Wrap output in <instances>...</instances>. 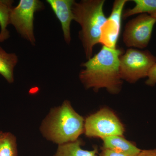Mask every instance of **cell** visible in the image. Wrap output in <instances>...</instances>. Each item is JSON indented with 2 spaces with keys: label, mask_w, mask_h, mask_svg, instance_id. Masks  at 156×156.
<instances>
[{
  "label": "cell",
  "mask_w": 156,
  "mask_h": 156,
  "mask_svg": "<svg viewBox=\"0 0 156 156\" xmlns=\"http://www.w3.org/2000/svg\"><path fill=\"white\" fill-rule=\"evenodd\" d=\"M123 53L122 49L103 46L98 53L82 63L84 69L80 72L79 79L85 89L95 92L105 89L110 94H119L123 84L119 70L120 56Z\"/></svg>",
  "instance_id": "cell-1"
},
{
  "label": "cell",
  "mask_w": 156,
  "mask_h": 156,
  "mask_svg": "<svg viewBox=\"0 0 156 156\" xmlns=\"http://www.w3.org/2000/svg\"><path fill=\"white\" fill-rule=\"evenodd\" d=\"M85 119L69 101L53 108L42 121L40 130L47 140L58 145L74 142L84 133Z\"/></svg>",
  "instance_id": "cell-2"
},
{
  "label": "cell",
  "mask_w": 156,
  "mask_h": 156,
  "mask_svg": "<svg viewBox=\"0 0 156 156\" xmlns=\"http://www.w3.org/2000/svg\"><path fill=\"white\" fill-rule=\"evenodd\" d=\"M104 0L75 1L72 6L73 20L81 26L79 38L87 60L91 58L93 48L100 44L101 30L107 18L103 11Z\"/></svg>",
  "instance_id": "cell-3"
},
{
  "label": "cell",
  "mask_w": 156,
  "mask_h": 156,
  "mask_svg": "<svg viewBox=\"0 0 156 156\" xmlns=\"http://www.w3.org/2000/svg\"><path fill=\"white\" fill-rule=\"evenodd\" d=\"M155 63L156 56L148 50L129 48L120 56L121 79L130 83H134L147 77L151 67Z\"/></svg>",
  "instance_id": "cell-4"
},
{
  "label": "cell",
  "mask_w": 156,
  "mask_h": 156,
  "mask_svg": "<svg viewBox=\"0 0 156 156\" xmlns=\"http://www.w3.org/2000/svg\"><path fill=\"white\" fill-rule=\"evenodd\" d=\"M124 126L112 110L105 107L90 115L85 119L84 134L88 137L102 138L123 136Z\"/></svg>",
  "instance_id": "cell-5"
},
{
  "label": "cell",
  "mask_w": 156,
  "mask_h": 156,
  "mask_svg": "<svg viewBox=\"0 0 156 156\" xmlns=\"http://www.w3.org/2000/svg\"><path fill=\"white\" fill-rule=\"evenodd\" d=\"M44 3L39 0H20L17 6L13 7L10 16L12 24L23 38L35 46L34 33V14L44 9Z\"/></svg>",
  "instance_id": "cell-6"
},
{
  "label": "cell",
  "mask_w": 156,
  "mask_h": 156,
  "mask_svg": "<svg viewBox=\"0 0 156 156\" xmlns=\"http://www.w3.org/2000/svg\"><path fill=\"white\" fill-rule=\"evenodd\" d=\"M156 20L147 14H140L125 26L123 41L126 47L144 49L149 44Z\"/></svg>",
  "instance_id": "cell-7"
},
{
  "label": "cell",
  "mask_w": 156,
  "mask_h": 156,
  "mask_svg": "<svg viewBox=\"0 0 156 156\" xmlns=\"http://www.w3.org/2000/svg\"><path fill=\"white\" fill-rule=\"evenodd\" d=\"M128 2V0H116L114 2L111 13L101 28L100 44L103 46L117 48L121 32L123 9Z\"/></svg>",
  "instance_id": "cell-8"
},
{
  "label": "cell",
  "mask_w": 156,
  "mask_h": 156,
  "mask_svg": "<svg viewBox=\"0 0 156 156\" xmlns=\"http://www.w3.org/2000/svg\"><path fill=\"white\" fill-rule=\"evenodd\" d=\"M53 13L61 23L63 37L66 43L70 44V25L73 20L72 6L74 0H47Z\"/></svg>",
  "instance_id": "cell-9"
},
{
  "label": "cell",
  "mask_w": 156,
  "mask_h": 156,
  "mask_svg": "<svg viewBox=\"0 0 156 156\" xmlns=\"http://www.w3.org/2000/svg\"><path fill=\"white\" fill-rule=\"evenodd\" d=\"M101 139L103 148L112 150L127 156H136L141 150L123 136L115 135Z\"/></svg>",
  "instance_id": "cell-10"
},
{
  "label": "cell",
  "mask_w": 156,
  "mask_h": 156,
  "mask_svg": "<svg viewBox=\"0 0 156 156\" xmlns=\"http://www.w3.org/2000/svg\"><path fill=\"white\" fill-rule=\"evenodd\" d=\"M18 62L16 54L7 53L0 46V74L9 83L14 82V69Z\"/></svg>",
  "instance_id": "cell-11"
},
{
  "label": "cell",
  "mask_w": 156,
  "mask_h": 156,
  "mask_svg": "<svg viewBox=\"0 0 156 156\" xmlns=\"http://www.w3.org/2000/svg\"><path fill=\"white\" fill-rule=\"evenodd\" d=\"M83 142L80 139L74 142L58 145L53 156H96L98 151L97 148L92 150L82 148Z\"/></svg>",
  "instance_id": "cell-12"
},
{
  "label": "cell",
  "mask_w": 156,
  "mask_h": 156,
  "mask_svg": "<svg viewBox=\"0 0 156 156\" xmlns=\"http://www.w3.org/2000/svg\"><path fill=\"white\" fill-rule=\"evenodd\" d=\"M135 5L123 11L122 18L126 19L135 14H147L156 20V0H133Z\"/></svg>",
  "instance_id": "cell-13"
},
{
  "label": "cell",
  "mask_w": 156,
  "mask_h": 156,
  "mask_svg": "<svg viewBox=\"0 0 156 156\" xmlns=\"http://www.w3.org/2000/svg\"><path fill=\"white\" fill-rule=\"evenodd\" d=\"M14 1L0 0V42L9 38L10 35L7 27L10 24V16Z\"/></svg>",
  "instance_id": "cell-14"
},
{
  "label": "cell",
  "mask_w": 156,
  "mask_h": 156,
  "mask_svg": "<svg viewBox=\"0 0 156 156\" xmlns=\"http://www.w3.org/2000/svg\"><path fill=\"white\" fill-rule=\"evenodd\" d=\"M17 138L10 132L0 131V156H17Z\"/></svg>",
  "instance_id": "cell-15"
},
{
  "label": "cell",
  "mask_w": 156,
  "mask_h": 156,
  "mask_svg": "<svg viewBox=\"0 0 156 156\" xmlns=\"http://www.w3.org/2000/svg\"><path fill=\"white\" fill-rule=\"evenodd\" d=\"M145 84L150 87H154L156 84V63L154 65L148 73Z\"/></svg>",
  "instance_id": "cell-16"
},
{
  "label": "cell",
  "mask_w": 156,
  "mask_h": 156,
  "mask_svg": "<svg viewBox=\"0 0 156 156\" xmlns=\"http://www.w3.org/2000/svg\"><path fill=\"white\" fill-rule=\"evenodd\" d=\"M100 156H127L109 149L102 148Z\"/></svg>",
  "instance_id": "cell-17"
},
{
  "label": "cell",
  "mask_w": 156,
  "mask_h": 156,
  "mask_svg": "<svg viewBox=\"0 0 156 156\" xmlns=\"http://www.w3.org/2000/svg\"><path fill=\"white\" fill-rule=\"evenodd\" d=\"M136 156H156V148L141 150Z\"/></svg>",
  "instance_id": "cell-18"
}]
</instances>
